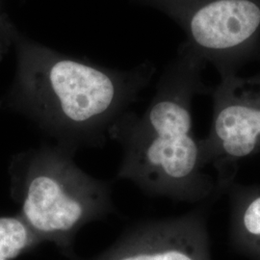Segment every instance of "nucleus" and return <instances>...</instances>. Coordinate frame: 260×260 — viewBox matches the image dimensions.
<instances>
[{"label": "nucleus", "instance_id": "obj_1", "mask_svg": "<svg viewBox=\"0 0 260 260\" xmlns=\"http://www.w3.org/2000/svg\"><path fill=\"white\" fill-rule=\"evenodd\" d=\"M11 107L55 145L76 152L103 147L155 73L150 62L116 70L56 51L17 32Z\"/></svg>", "mask_w": 260, "mask_h": 260}, {"label": "nucleus", "instance_id": "obj_2", "mask_svg": "<svg viewBox=\"0 0 260 260\" xmlns=\"http://www.w3.org/2000/svg\"><path fill=\"white\" fill-rule=\"evenodd\" d=\"M202 63L182 46L145 113L127 112L113 125L109 139L123 152L117 179L129 180L150 195L177 200L200 195L205 161L203 145L193 134L191 102Z\"/></svg>", "mask_w": 260, "mask_h": 260}, {"label": "nucleus", "instance_id": "obj_3", "mask_svg": "<svg viewBox=\"0 0 260 260\" xmlns=\"http://www.w3.org/2000/svg\"><path fill=\"white\" fill-rule=\"evenodd\" d=\"M75 152L43 145L21 154L13 168L20 218L43 243H52L69 259L85 225L114 213L111 185L75 163Z\"/></svg>", "mask_w": 260, "mask_h": 260}, {"label": "nucleus", "instance_id": "obj_4", "mask_svg": "<svg viewBox=\"0 0 260 260\" xmlns=\"http://www.w3.org/2000/svg\"><path fill=\"white\" fill-rule=\"evenodd\" d=\"M160 10L184 30L185 46L202 62H228L260 35V0H132Z\"/></svg>", "mask_w": 260, "mask_h": 260}, {"label": "nucleus", "instance_id": "obj_5", "mask_svg": "<svg viewBox=\"0 0 260 260\" xmlns=\"http://www.w3.org/2000/svg\"><path fill=\"white\" fill-rule=\"evenodd\" d=\"M203 150L204 161L209 155L219 163L260 154V73L247 77L223 73L214 94L210 137Z\"/></svg>", "mask_w": 260, "mask_h": 260}, {"label": "nucleus", "instance_id": "obj_6", "mask_svg": "<svg viewBox=\"0 0 260 260\" xmlns=\"http://www.w3.org/2000/svg\"><path fill=\"white\" fill-rule=\"evenodd\" d=\"M210 260L205 228L196 216L143 223L90 259Z\"/></svg>", "mask_w": 260, "mask_h": 260}, {"label": "nucleus", "instance_id": "obj_7", "mask_svg": "<svg viewBox=\"0 0 260 260\" xmlns=\"http://www.w3.org/2000/svg\"><path fill=\"white\" fill-rule=\"evenodd\" d=\"M43 242L20 216H0V260H15Z\"/></svg>", "mask_w": 260, "mask_h": 260}, {"label": "nucleus", "instance_id": "obj_8", "mask_svg": "<svg viewBox=\"0 0 260 260\" xmlns=\"http://www.w3.org/2000/svg\"><path fill=\"white\" fill-rule=\"evenodd\" d=\"M237 239L251 254L260 247V192L246 200L237 215Z\"/></svg>", "mask_w": 260, "mask_h": 260}, {"label": "nucleus", "instance_id": "obj_9", "mask_svg": "<svg viewBox=\"0 0 260 260\" xmlns=\"http://www.w3.org/2000/svg\"><path fill=\"white\" fill-rule=\"evenodd\" d=\"M18 29L12 23L8 17L0 11V59L9 49L11 45H14V39Z\"/></svg>", "mask_w": 260, "mask_h": 260}, {"label": "nucleus", "instance_id": "obj_10", "mask_svg": "<svg viewBox=\"0 0 260 260\" xmlns=\"http://www.w3.org/2000/svg\"><path fill=\"white\" fill-rule=\"evenodd\" d=\"M253 256H254L256 259L260 260V247L259 249L256 251V252L253 254Z\"/></svg>", "mask_w": 260, "mask_h": 260}]
</instances>
